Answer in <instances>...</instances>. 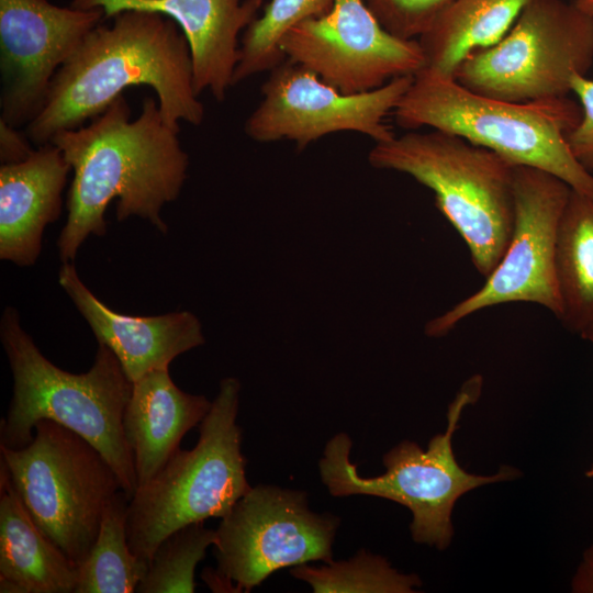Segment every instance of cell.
Masks as SVG:
<instances>
[{
  "instance_id": "cell-1",
  "label": "cell",
  "mask_w": 593,
  "mask_h": 593,
  "mask_svg": "<svg viewBox=\"0 0 593 593\" xmlns=\"http://www.w3.org/2000/svg\"><path fill=\"white\" fill-rule=\"evenodd\" d=\"M179 132L152 97L143 99L139 115L132 120L123 94L88 125L53 136L51 143L74 171L67 221L57 239L61 262H74L90 235H105L104 214L114 199L118 221L138 216L167 233L161 210L179 197L189 167Z\"/></svg>"
},
{
  "instance_id": "cell-2",
  "label": "cell",
  "mask_w": 593,
  "mask_h": 593,
  "mask_svg": "<svg viewBox=\"0 0 593 593\" xmlns=\"http://www.w3.org/2000/svg\"><path fill=\"white\" fill-rule=\"evenodd\" d=\"M132 86L157 94L165 121L200 125L204 107L194 89L188 42L168 16L128 10L98 24L56 72L43 110L26 125L41 146L55 134L82 126Z\"/></svg>"
},
{
  "instance_id": "cell-3",
  "label": "cell",
  "mask_w": 593,
  "mask_h": 593,
  "mask_svg": "<svg viewBox=\"0 0 593 593\" xmlns=\"http://www.w3.org/2000/svg\"><path fill=\"white\" fill-rule=\"evenodd\" d=\"M0 339L13 378L8 413L0 423V446L23 448L32 441L40 421L57 422L103 455L130 501L137 483L123 417L133 383L114 353L99 344L87 372L65 371L41 353L12 306L2 313Z\"/></svg>"
},
{
  "instance_id": "cell-4",
  "label": "cell",
  "mask_w": 593,
  "mask_h": 593,
  "mask_svg": "<svg viewBox=\"0 0 593 593\" xmlns=\"http://www.w3.org/2000/svg\"><path fill=\"white\" fill-rule=\"evenodd\" d=\"M406 130L430 127L484 147L514 166L547 171L593 198V174L570 152L566 135L581 108L568 97L510 102L470 91L454 78L419 70L393 111Z\"/></svg>"
},
{
  "instance_id": "cell-5",
  "label": "cell",
  "mask_w": 593,
  "mask_h": 593,
  "mask_svg": "<svg viewBox=\"0 0 593 593\" xmlns=\"http://www.w3.org/2000/svg\"><path fill=\"white\" fill-rule=\"evenodd\" d=\"M377 169L406 174L435 193L437 209L467 244L488 278L504 255L514 225V165L467 139L437 130L374 143Z\"/></svg>"
},
{
  "instance_id": "cell-6",
  "label": "cell",
  "mask_w": 593,
  "mask_h": 593,
  "mask_svg": "<svg viewBox=\"0 0 593 593\" xmlns=\"http://www.w3.org/2000/svg\"><path fill=\"white\" fill-rule=\"evenodd\" d=\"M239 391L236 378H224L199 425L195 446L190 450L179 448L128 501L127 542L148 566L157 547L172 533L211 517H224L250 490L242 429L236 423Z\"/></svg>"
},
{
  "instance_id": "cell-7",
  "label": "cell",
  "mask_w": 593,
  "mask_h": 593,
  "mask_svg": "<svg viewBox=\"0 0 593 593\" xmlns=\"http://www.w3.org/2000/svg\"><path fill=\"white\" fill-rule=\"evenodd\" d=\"M480 391V377L468 380L448 407L445 432L435 435L426 449L411 440L398 444L383 456L387 470L380 475H360L349 459L350 438L345 433L335 435L318 462L322 482L334 496L372 495L404 505L413 516L414 541L446 549L454 536L451 513L457 501L479 486L519 475L511 466L491 475L470 473L455 457L452 435L463 409L478 400Z\"/></svg>"
},
{
  "instance_id": "cell-8",
  "label": "cell",
  "mask_w": 593,
  "mask_h": 593,
  "mask_svg": "<svg viewBox=\"0 0 593 593\" xmlns=\"http://www.w3.org/2000/svg\"><path fill=\"white\" fill-rule=\"evenodd\" d=\"M0 451L34 522L80 567L97 539L107 506L122 490L115 471L91 443L51 419L35 425L27 446H0Z\"/></svg>"
},
{
  "instance_id": "cell-9",
  "label": "cell",
  "mask_w": 593,
  "mask_h": 593,
  "mask_svg": "<svg viewBox=\"0 0 593 593\" xmlns=\"http://www.w3.org/2000/svg\"><path fill=\"white\" fill-rule=\"evenodd\" d=\"M593 64V16L572 1L534 0L494 45L472 52L455 80L510 102L566 98Z\"/></svg>"
},
{
  "instance_id": "cell-10",
  "label": "cell",
  "mask_w": 593,
  "mask_h": 593,
  "mask_svg": "<svg viewBox=\"0 0 593 593\" xmlns=\"http://www.w3.org/2000/svg\"><path fill=\"white\" fill-rule=\"evenodd\" d=\"M338 525V517L312 512L305 492L256 485L222 517L217 567L202 578L214 592H249L281 568L328 563Z\"/></svg>"
},
{
  "instance_id": "cell-11",
  "label": "cell",
  "mask_w": 593,
  "mask_h": 593,
  "mask_svg": "<svg viewBox=\"0 0 593 593\" xmlns=\"http://www.w3.org/2000/svg\"><path fill=\"white\" fill-rule=\"evenodd\" d=\"M513 191L514 225L500 262L477 292L430 320L426 335L445 336L469 315L510 302L536 303L560 317L556 243L571 188L547 171L514 166Z\"/></svg>"
},
{
  "instance_id": "cell-12",
  "label": "cell",
  "mask_w": 593,
  "mask_h": 593,
  "mask_svg": "<svg viewBox=\"0 0 593 593\" xmlns=\"http://www.w3.org/2000/svg\"><path fill=\"white\" fill-rule=\"evenodd\" d=\"M414 76L393 78L374 90L348 94L307 68L286 59L270 70L261 101L244 124L260 143L292 141L300 149L328 134L355 132L384 142L394 135L384 119L393 113Z\"/></svg>"
},
{
  "instance_id": "cell-13",
  "label": "cell",
  "mask_w": 593,
  "mask_h": 593,
  "mask_svg": "<svg viewBox=\"0 0 593 593\" xmlns=\"http://www.w3.org/2000/svg\"><path fill=\"white\" fill-rule=\"evenodd\" d=\"M284 58L343 93H363L424 67L417 40L388 32L363 0H335L331 10L291 29L281 40Z\"/></svg>"
},
{
  "instance_id": "cell-14",
  "label": "cell",
  "mask_w": 593,
  "mask_h": 593,
  "mask_svg": "<svg viewBox=\"0 0 593 593\" xmlns=\"http://www.w3.org/2000/svg\"><path fill=\"white\" fill-rule=\"evenodd\" d=\"M104 19L100 8L0 0V119L14 127L32 122L58 69Z\"/></svg>"
},
{
  "instance_id": "cell-15",
  "label": "cell",
  "mask_w": 593,
  "mask_h": 593,
  "mask_svg": "<svg viewBox=\"0 0 593 593\" xmlns=\"http://www.w3.org/2000/svg\"><path fill=\"white\" fill-rule=\"evenodd\" d=\"M262 0H72L77 9L100 8L105 19L137 10L168 16L190 49L194 89L222 102L233 86L242 31L257 18Z\"/></svg>"
},
{
  "instance_id": "cell-16",
  "label": "cell",
  "mask_w": 593,
  "mask_h": 593,
  "mask_svg": "<svg viewBox=\"0 0 593 593\" xmlns=\"http://www.w3.org/2000/svg\"><path fill=\"white\" fill-rule=\"evenodd\" d=\"M58 282L132 383L149 371L169 368L176 357L205 342L199 318L189 311L155 316L113 311L80 280L74 262H63Z\"/></svg>"
},
{
  "instance_id": "cell-17",
  "label": "cell",
  "mask_w": 593,
  "mask_h": 593,
  "mask_svg": "<svg viewBox=\"0 0 593 593\" xmlns=\"http://www.w3.org/2000/svg\"><path fill=\"white\" fill-rule=\"evenodd\" d=\"M70 165L47 143L25 160L0 167V259L35 264L44 228L58 220Z\"/></svg>"
},
{
  "instance_id": "cell-18",
  "label": "cell",
  "mask_w": 593,
  "mask_h": 593,
  "mask_svg": "<svg viewBox=\"0 0 593 593\" xmlns=\"http://www.w3.org/2000/svg\"><path fill=\"white\" fill-rule=\"evenodd\" d=\"M211 405L204 395L180 390L169 368L149 371L133 382L123 428L133 454L137 486L165 467L183 436L200 425Z\"/></svg>"
},
{
  "instance_id": "cell-19",
  "label": "cell",
  "mask_w": 593,
  "mask_h": 593,
  "mask_svg": "<svg viewBox=\"0 0 593 593\" xmlns=\"http://www.w3.org/2000/svg\"><path fill=\"white\" fill-rule=\"evenodd\" d=\"M77 567L38 527L0 460V592L75 593Z\"/></svg>"
},
{
  "instance_id": "cell-20",
  "label": "cell",
  "mask_w": 593,
  "mask_h": 593,
  "mask_svg": "<svg viewBox=\"0 0 593 593\" xmlns=\"http://www.w3.org/2000/svg\"><path fill=\"white\" fill-rule=\"evenodd\" d=\"M534 0H454L417 40L423 54L421 70L454 78L472 52L497 43Z\"/></svg>"
},
{
  "instance_id": "cell-21",
  "label": "cell",
  "mask_w": 593,
  "mask_h": 593,
  "mask_svg": "<svg viewBox=\"0 0 593 593\" xmlns=\"http://www.w3.org/2000/svg\"><path fill=\"white\" fill-rule=\"evenodd\" d=\"M560 320L581 332L593 317V198L571 189L556 243Z\"/></svg>"
},
{
  "instance_id": "cell-22",
  "label": "cell",
  "mask_w": 593,
  "mask_h": 593,
  "mask_svg": "<svg viewBox=\"0 0 593 593\" xmlns=\"http://www.w3.org/2000/svg\"><path fill=\"white\" fill-rule=\"evenodd\" d=\"M128 497L120 490L107 506L97 539L79 567L75 593H133L148 564L135 556L127 542Z\"/></svg>"
},
{
  "instance_id": "cell-23",
  "label": "cell",
  "mask_w": 593,
  "mask_h": 593,
  "mask_svg": "<svg viewBox=\"0 0 593 593\" xmlns=\"http://www.w3.org/2000/svg\"><path fill=\"white\" fill-rule=\"evenodd\" d=\"M335 0H270L240 37L233 86L283 61L282 37L301 22L327 13Z\"/></svg>"
},
{
  "instance_id": "cell-24",
  "label": "cell",
  "mask_w": 593,
  "mask_h": 593,
  "mask_svg": "<svg viewBox=\"0 0 593 593\" xmlns=\"http://www.w3.org/2000/svg\"><path fill=\"white\" fill-rule=\"evenodd\" d=\"M291 574L307 582L315 593H413L421 586L417 575L400 573L384 558L365 550L322 567L295 566Z\"/></svg>"
},
{
  "instance_id": "cell-25",
  "label": "cell",
  "mask_w": 593,
  "mask_h": 593,
  "mask_svg": "<svg viewBox=\"0 0 593 593\" xmlns=\"http://www.w3.org/2000/svg\"><path fill=\"white\" fill-rule=\"evenodd\" d=\"M216 541V530L204 527L203 522L176 530L155 550L135 592L193 593L195 567L205 557L208 547Z\"/></svg>"
},
{
  "instance_id": "cell-26",
  "label": "cell",
  "mask_w": 593,
  "mask_h": 593,
  "mask_svg": "<svg viewBox=\"0 0 593 593\" xmlns=\"http://www.w3.org/2000/svg\"><path fill=\"white\" fill-rule=\"evenodd\" d=\"M454 0H363L381 25L403 40H418Z\"/></svg>"
},
{
  "instance_id": "cell-27",
  "label": "cell",
  "mask_w": 593,
  "mask_h": 593,
  "mask_svg": "<svg viewBox=\"0 0 593 593\" xmlns=\"http://www.w3.org/2000/svg\"><path fill=\"white\" fill-rule=\"evenodd\" d=\"M571 92L579 99L581 118L566 135V141L580 165L593 172V79L575 74L571 79Z\"/></svg>"
},
{
  "instance_id": "cell-28",
  "label": "cell",
  "mask_w": 593,
  "mask_h": 593,
  "mask_svg": "<svg viewBox=\"0 0 593 593\" xmlns=\"http://www.w3.org/2000/svg\"><path fill=\"white\" fill-rule=\"evenodd\" d=\"M27 135L0 119V163L16 164L29 158L34 149Z\"/></svg>"
},
{
  "instance_id": "cell-29",
  "label": "cell",
  "mask_w": 593,
  "mask_h": 593,
  "mask_svg": "<svg viewBox=\"0 0 593 593\" xmlns=\"http://www.w3.org/2000/svg\"><path fill=\"white\" fill-rule=\"evenodd\" d=\"M574 593H593V544L584 551L572 581Z\"/></svg>"
},
{
  "instance_id": "cell-30",
  "label": "cell",
  "mask_w": 593,
  "mask_h": 593,
  "mask_svg": "<svg viewBox=\"0 0 593 593\" xmlns=\"http://www.w3.org/2000/svg\"><path fill=\"white\" fill-rule=\"evenodd\" d=\"M581 11L593 16V0H571Z\"/></svg>"
},
{
  "instance_id": "cell-31",
  "label": "cell",
  "mask_w": 593,
  "mask_h": 593,
  "mask_svg": "<svg viewBox=\"0 0 593 593\" xmlns=\"http://www.w3.org/2000/svg\"><path fill=\"white\" fill-rule=\"evenodd\" d=\"M583 338L593 343V317L580 334Z\"/></svg>"
},
{
  "instance_id": "cell-32",
  "label": "cell",
  "mask_w": 593,
  "mask_h": 593,
  "mask_svg": "<svg viewBox=\"0 0 593 593\" xmlns=\"http://www.w3.org/2000/svg\"><path fill=\"white\" fill-rule=\"evenodd\" d=\"M585 475L590 479H593V463L591 467L586 470Z\"/></svg>"
},
{
  "instance_id": "cell-33",
  "label": "cell",
  "mask_w": 593,
  "mask_h": 593,
  "mask_svg": "<svg viewBox=\"0 0 593 593\" xmlns=\"http://www.w3.org/2000/svg\"><path fill=\"white\" fill-rule=\"evenodd\" d=\"M593 174V172H592Z\"/></svg>"
}]
</instances>
